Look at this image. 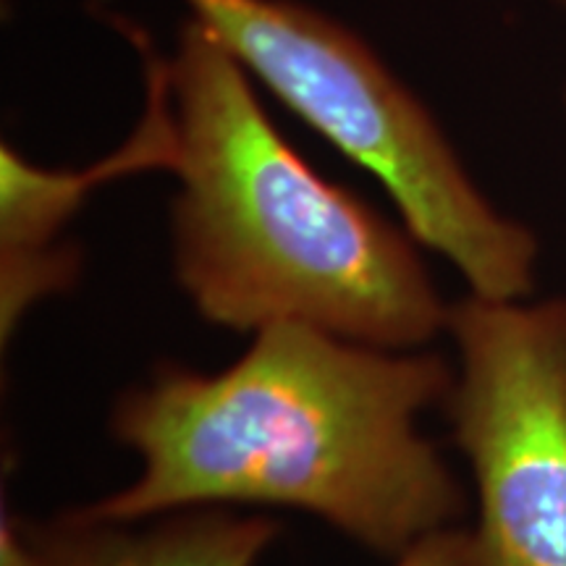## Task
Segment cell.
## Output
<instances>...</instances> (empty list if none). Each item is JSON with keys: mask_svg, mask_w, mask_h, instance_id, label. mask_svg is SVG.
Returning a JSON list of instances; mask_svg holds the SVG:
<instances>
[{"mask_svg": "<svg viewBox=\"0 0 566 566\" xmlns=\"http://www.w3.org/2000/svg\"><path fill=\"white\" fill-rule=\"evenodd\" d=\"M451 386L454 367L430 349L268 325L221 373L163 363L118 396L111 433L142 472L82 509L118 522L192 506L294 509L396 558L464 514L462 483L420 430Z\"/></svg>", "mask_w": 566, "mask_h": 566, "instance_id": "obj_1", "label": "cell"}, {"mask_svg": "<svg viewBox=\"0 0 566 566\" xmlns=\"http://www.w3.org/2000/svg\"><path fill=\"white\" fill-rule=\"evenodd\" d=\"M166 90L176 283L197 315L229 331L302 323L380 349H428L443 302L420 242L281 137L250 74L184 24Z\"/></svg>", "mask_w": 566, "mask_h": 566, "instance_id": "obj_2", "label": "cell"}, {"mask_svg": "<svg viewBox=\"0 0 566 566\" xmlns=\"http://www.w3.org/2000/svg\"><path fill=\"white\" fill-rule=\"evenodd\" d=\"M195 21L394 197L417 242L491 300L535 292L541 242L467 174L415 92L336 21L289 0H187Z\"/></svg>", "mask_w": 566, "mask_h": 566, "instance_id": "obj_3", "label": "cell"}, {"mask_svg": "<svg viewBox=\"0 0 566 566\" xmlns=\"http://www.w3.org/2000/svg\"><path fill=\"white\" fill-rule=\"evenodd\" d=\"M443 401L470 464L475 566H566V296L449 304Z\"/></svg>", "mask_w": 566, "mask_h": 566, "instance_id": "obj_4", "label": "cell"}, {"mask_svg": "<svg viewBox=\"0 0 566 566\" xmlns=\"http://www.w3.org/2000/svg\"><path fill=\"white\" fill-rule=\"evenodd\" d=\"M171 160L166 90L150 66V105L129 145L87 171H42L13 147L0 153V328L9 342L34 304L69 292L80 279V252L61 231L97 184L129 171L163 168Z\"/></svg>", "mask_w": 566, "mask_h": 566, "instance_id": "obj_5", "label": "cell"}, {"mask_svg": "<svg viewBox=\"0 0 566 566\" xmlns=\"http://www.w3.org/2000/svg\"><path fill=\"white\" fill-rule=\"evenodd\" d=\"M30 566H254L273 546V516L231 506L176 509L118 522L84 509L19 520Z\"/></svg>", "mask_w": 566, "mask_h": 566, "instance_id": "obj_6", "label": "cell"}, {"mask_svg": "<svg viewBox=\"0 0 566 566\" xmlns=\"http://www.w3.org/2000/svg\"><path fill=\"white\" fill-rule=\"evenodd\" d=\"M391 566H475L470 530L457 525L436 530L391 558Z\"/></svg>", "mask_w": 566, "mask_h": 566, "instance_id": "obj_7", "label": "cell"}, {"mask_svg": "<svg viewBox=\"0 0 566 566\" xmlns=\"http://www.w3.org/2000/svg\"><path fill=\"white\" fill-rule=\"evenodd\" d=\"M19 520L21 516L3 509V520H0V566H30L24 543H21Z\"/></svg>", "mask_w": 566, "mask_h": 566, "instance_id": "obj_8", "label": "cell"}, {"mask_svg": "<svg viewBox=\"0 0 566 566\" xmlns=\"http://www.w3.org/2000/svg\"><path fill=\"white\" fill-rule=\"evenodd\" d=\"M556 3H558V6H566V0H556Z\"/></svg>", "mask_w": 566, "mask_h": 566, "instance_id": "obj_9", "label": "cell"}, {"mask_svg": "<svg viewBox=\"0 0 566 566\" xmlns=\"http://www.w3.org/2000/svg\"><path fill=\"white\" fill-rule=\"evenodd\" d=\"M564 111H566V95H564Z\"/></svg>", "mask_w": 566, "mask_h": 566, "instance_id": "obj_10", "label": "cell"}]
</instances>
